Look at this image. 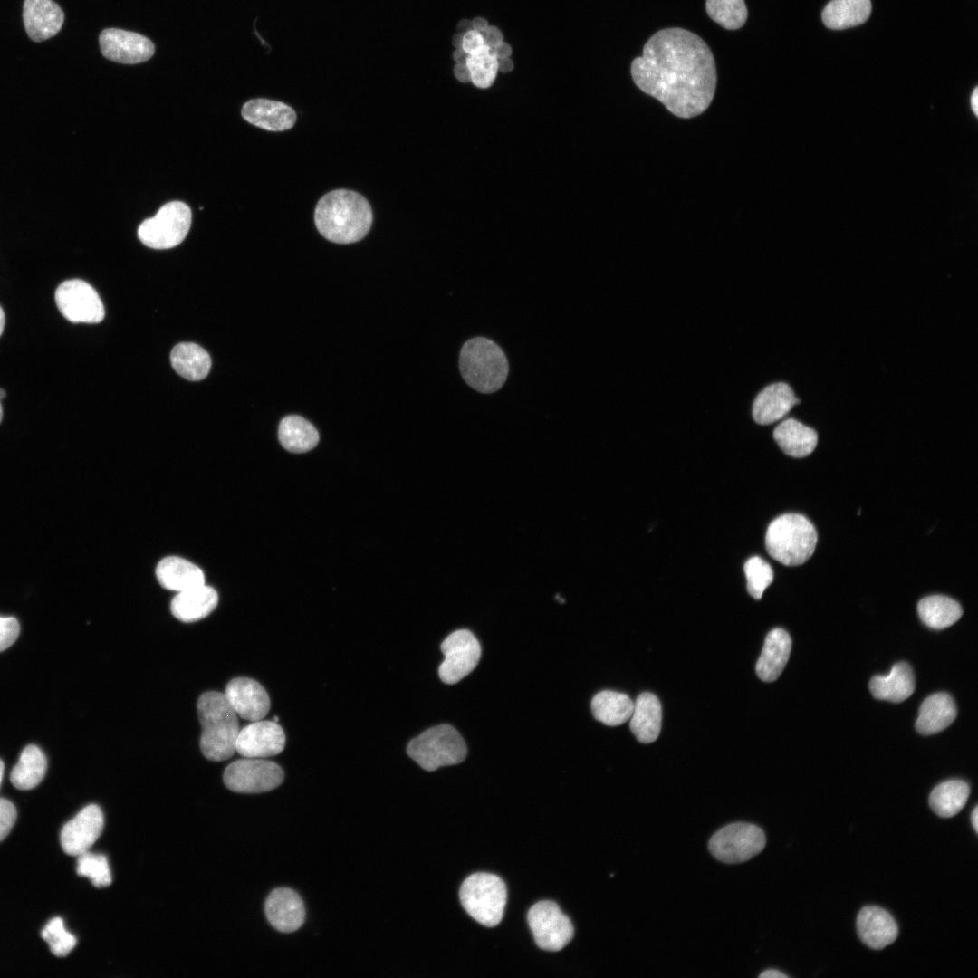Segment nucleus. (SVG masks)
<instances>
[{"label":"nucleus","mask_w":978,"mask_h":978,"mask_svg":"<svg viewBox=\"0 0 978 978\" xmlns=\"http://www.w3.org/2000/svg\"><path fill=\"white\" fill-rule=\"evenodd\" d=\"M459 897L464 909L479 924L487 927L497 925L507 902L503 880L496 875L479 872L463 882Z\"/></svg>","instance_id":"obj_6"},{"label":"nucleus","mask_w":978,"mask_h":978,"mask_svg":"<svg viewBox=\"0 0 978 978\" xmlns=\"http://www.w3.org/2000/svg\"><path fill=\"white\" fill-rule=\"evenodd\" d=\"M5 396H6L5 391L4 389L0 388V423H1L2 417H3V409H2V405H1V399L5 398Z\"/></svg>","instance_id":"obj_57"},{"label":"nucleus","mask_w":978,"mask_h":978,"mask_svg":"<svg viewBox=\"0 0 978 978\" xmlns=\"http://www.w3.org/2000/svg\"><path fill=\"white\" fill-rule=\"evenodd\" d=\"M283 777V772L277 763L265 758L244 757L225 768L223 780L232 791L261 793L278 787Z\"/></svg>","instance_id":"obj_10"},{"label":"nucleus","mask_w":978,"mask_h":978,"mask_svg":"<svg viewBox=\"0 0 978 978\" xmlns=\"http://www.w3.org/2000/svg\"><path fill=\"white\" fill-rule=\"evenodd\" d=\"M970 794L969 785L961 780L938 784L931 792L929 805L942 818L956 815L964 807Z\"/></svg>","instance_id":"obj_36"},{"label":"nucleus","mask_w":978,"mask_h":978,"mask_svg":"<svg viewBox=\"0 0 978 978\" xmlns=\"http://www.w3.org/2000/svg\"><path fill=\"white\" fill-rule=\"evenodd\" d=\"M631 76L643 92L659 101L672 114L689 119L711 104L717 74L714 55L697 34L679 27L662 29L635 58Z\"/></svg>","instance_id":"obj_1"},{"label":"nucleus","mask_w":978,"mask_h":978,"mask_svg":"<svg viewBox=\"0 0 978 978\" xmlns=\"http://www.w3.org/2000/svg\"><path fill=\"white\" fill-rule=\"evenodd\" d=\"M498 71L501 72H509L513 69V62L510 58L497 59Z\"/></svg>","instance_id":"obj_48"},{"label":"nucleus","mask_w":978,"mask_h":978,"mask_svg":"<svg viewBox=\"0 0 978 978\" xmlns=\"http://www.w3.org/2000/svg\"><path fill=\"white\" fill-rule=\"evenodd\" d=\"M801 399L788 383L778 381L765 386L755 397L752 415L755 423L772 425L785 417Z\"/></svg>","instance_id":"obj_17"},{"label":"nucleus","mask_w":978,"mask_h":978,"mask_svg":"<svg viewBox=\"0 0 978 978\" xmlns=\"http://www.w3.org/2000/svg\"><path fill=\"white\" fill-rule=\"evenodd\" d=\"M16 809L8 800L0 798V842L9 834L16 820Z\"/></svg>","instance_id":"obj_43"},{"label":"nucleus","mask_w":978,"mask_h":978,"mask_svg":"<svg viewBox=\"0 0 978 978\" xmlns=\"http://www.w3.org/2000/svg\"><path fill=\"white\" fill-rule=\"evenodd\" d=\"M249 123L269 131L290 129L296 121V113L289 105L267 99L246 101L241 110Z\"/></svg>","instance_id":"obj_22"},{"label":"nucleus","mask_w":978,"mask_h":978,"mask_svg":"<svg viewBox=\"0 0 978 978\" xmlns=\"http://www.w3.org/2000/svg\"><path fill=\"white\" fill-rule=\"evenodd\" d=\"M773 438L782 452L795 458L808 456L818 444L816 430L792 417L775 427Z\"/></svg>","instance_id":"obj_25"},{"label":"nucleus","mask_w":978,"mask_h":978,"mask_svg":"<svg viewBox=\"0 0 978 978\" xmlns=\"http://www.w3.org/2000/svg\"><path fill=\"white\" fill-rule=\"evenodd\" d=\"M281 445L292 453L308 452L319 442V433L305 418L297 415L283 417L278 427Z\"/></svg>","instance_id":"obj_32"},{"label":"nucleus","mask_w":978,"mask_h":978,"mask_svg":"<svg viewBox=\"0 0 978 978\" xmlns=\"http://www.w3.org/2000/svg\"><path fill=\"white\" fill-rule=\"evenodd\" d=\"M23 19L25 31L34 42H43L61 30L64 14L53 0H24Z\"/></svg>","instance_id":"obj_21"},{"label":"nucleus","mask_w":978,"mask_h":978,"mask_svg":"<svg viewBox=\"0 0 978 978\" xmlns=\"http://www.w3.org/2000/svg\"><path fill=\"white\" fill-rule=\"evenodd\" d=\"M445 656L438 668L442 682L453 685L470 674L481 657V647L475 635L459 629L447 636L441 644Z\"/></svg>","instance_id":"obj_13"},{"label":"nucleus","mask_w":978,"mask_h":978,"mask_svg":"<svg viewBox=\"0 0 978 978\" xmlns=\"http://www.w3.org/2000/svg\"><path fill=\"white\" fill-rule=\"evenodd\" d=\"M759 977H762V978H772V977H775V978H786V977H787V975H786V974H784L783 973H781V972L778 971V970H766V971H764L763 973H761V974L759 975Z\"/></svg>","instance_id":"obj_51"},{"label":"nucleus","mask_w":978,"mask_h":978,"mask_svg":"<svg viewBox=\"0 0 978 978\" xmlns=\"http://www.w3.org/2000/svg\"><path fill=\"white\" fill-rule=\"evenodd\" d=\"M857 931L866 945L880 950L896 939L898 926L887 910L876 906H867L858 914Z\"/></svg>","instance_id":"obj_20"},{"label":"nucleus","mask_w":978,"mask_h":978,"mask_svg":"<svg viewBox=\"0 0 978 978\" xmlns=\"http://www.w3.org/2000/svg\"><path fill=\"white\" fill-rule=\"evenodd\" d=\"M285 745L283 728L274 721H253L239 731L235 752L246 758H267L280 753Z\"/></svg>","instance_id":"obj_15"},{"label":"nucleus","mask_w":978,"mask_h":978,"mask_svg":"<svg viewBox=\"0 0 978 978\" xmlns=\"http://www.w3.org/2000/svg\"><path fill=\"white\" fill-rule=\"evenodd\" d=\"M315 225L327 240L351 244L361 240L372 224V210L360 194L336 189L324 195L314 212Z\"/></svg>","instance_id":"obj_2"},{"label":"nucleus","mask_w":978,"mask_h":978,"mask_svg":"<svg viewBox=\"0 0 978 978\" xmlns=\"http://www.w3.org/2000/svg\"><path fill=\"white\" fill-rule=\"evenodd\" d=\"M192 221L191 210L181 201L163 205L157 214L145 219L138 228L142 244L153 249H169L187 236Z\"/></svg>","instance_id":"obj_8"},{"label":"nucleus","mask_w":978,"mask_h":978,"mask_svg":"<svg viewBox=\"0 0 978 978\" xmlns=\"http://www.w3.org/2000/svg\"><path fill=\"white\" fill-rule=\"evenodd\" d=\"M791 649V638L782 628L771 630L756 663V674L764 682L775 681L784 669Z\"/></svg>","instance_id":"obj_24"},{"label":"nucleus","mask_w":978,"mask_h":978,"mask_svg":"<svg viewBox=\"0 0 978 978\" xmlns=\"http://www.w3.org/2000/svg\"><path fill=\"white\" fill-rule=\"evenodd\" d=\"M630 730L643 743L657 740L660 734L662 708L657 697L648 692L638 695L630 716Z\"/></svg>","instance_id":"obj_29"},{"label":"nucleus","mask_w":978,"mask_h":978,"mask_svg":"<svg viewBox=\"0 0 978 978\" xmlns=\"http://www.w3.org/2000/svg\"><path fill=\"white\" fill-rule=\"evenodd\" d=\"M971 821H972V824H973V827L974 830L976 832H978V807L977 806H975V808L973 810V813L971 815Z\"/></svg>","instance_id":"obj_55"},{"label":"nucleus","mask_w":978,"mask_h":978,"mask_svg":"<svg viewBox=\"0 0 978 978\" xmlns=\"http://www.w3.org/2000/svg\"><path fill=\"white\" fill-rule=\"evenodd\" d=\"M463 37H464V34H460V33H458V34H455V35L453 36V39H452V43H453V46H454V47H455V49H458V48H462V45H463Z\"/></svg>","instance_id":"obj_54"},{"label":"nucleus","mask_w":978,"mask_h":978,"mask_svg":"<svg viewBox=\"0 0 978 978\" xmlns=\"http://www.w3.org/2000/svg\"><path fill=\"white\" fill-rule=\"evenodd\" d=\"M956 706L946 693H936L926 697L919 708L916 722V731L924 735L937 734L947 728L955 719Z\"/></svg>","instance_id":"obj_28"},{"label":"nucleus","mask_w":978,"mask_h":978,"mask_svg":"<svg viewBox=\"0 0 978 978\" xmlns=\"http://www.w3.org/2000/svg\"><path fill=\"white\" fill-rule=\"evenodd\" d=\"M634 702L625 694L604 690L591 701V711L596 720L609 726L627 722L633 712Z\"/></svg>","instance_id":"obj_33"},{"label":"nucleus","mask_w":978,"mask_h":978,"mask_svg":"<svg viewBox=\"0 0 978 978\" xmlns=\"http://www.w3.org/2000/svg\"><path fill=\"white\" fill-rule=\"evenodd\" d=\"M871 14L870 0H831L821 18L829 29L842 30L865 23Z\"/></svg>","instance_id":"obj_30"},{"label":"nucleus","mask_w":978,"mask_h":978,"mask_svg":"<svg viewBox=\"0 0 978 978\" xmlns=\"http://www.w3.org/2000/svg\"><path fill=\"white\" fill-rule=\"evenodd\" d=\"M459 369L468 386L480 393L491 394L506 381L509 366L497 343L478 336L466 340L461 348Z\"/></svg>","instance_id":"obj_4"},{"label":"nucleus","mask_w":978,"mask_h":978,"mask_svg":"<svg viewBox=\"0 0 978 978\" xmlns=\"http://www.w3.org/2000/svg\"><path fill=\"white\" fill-rule=\"evenodd\" d=\"M225 696L237 715L251 722L263 719L270 709L267 692L261 684L249 677L229 681Z\"/></svg>","instance_id":"obj_18"},{"label":"nucleus","mask_w":978,"mask_h":978,"mask_svg":"<svg viewBox=\"0 0 978 978\" xmlns=\"http://www.w3.org/2000/svg\"><path fill=\"white\" fill-rule=\"evenodd\" d=\"M170 360L177 373L191 381L205 379L211 368L209 354L193 342L176 345L170 353Z\"/></svg>","instance_id":"obj_31"},{"label":"nucleus","mask_w":978,"mask_h":978,"mask_svg":"<svg viewBox=\"0 0 978 978\" xmlns=\"http://www.w3.org/2000/svg\"><path fill=\"white\" fill-rule=\"evenodd\" d=\"M466 64L471 81L478 88L490 87L498 72L497 58L492 48L485 45L469 54Z\"/></svg>","instance_id":"obj_38"},{"label":"nucleus","mask_w":978,"mask_h":978,"mask_svg":"<svg viewBox=\"0 0 978 978\" xmlns=\"http://www.w3.org/2000/svg\"><path fill=\"white\" fill-rule=\"evenodd\" d=\"M469 53L463 48L455 49L453 53V58L456 63H466Z\"/></svg>","instance_id":"obj_50"},{"label":"nucleus","mask_w":978,"mask_h":978,"mask_svg":"<svg viewBox=\"0 0 978 978\" xmlns=\"http://www.w3.org/2000/svg\"><path fill=\"white\" fill-rule=\"evenodd\" d=\"M77 874L90 878L98 888L110 885L112 877L106 856L86 851L78 856Z\"/></svg>","instance_id":"obj_39"},{"label":"nucleus","mask_w":978,"mask_h":978,"mask_svg":"<svg viewBox=\"0 0 978 978\" xmlns=\"http://www.w3.org/2000/svg\"><path fill=\"white\" fill-rule=\"evenodd\" d=\"M817 540L815 527L805 516L785 513L769 524L765 547L777 561L786 566H797L811 557Z\"/></svg>","instance_id":"obj_5"},{"label":"nucleus","mask_w":978,"mask_h":978,"mask_svg":"<svg viewBox=\"0 0 978 978\" xmlns=\"http://www.w3.org/2000/svg\"><path fill=\"white\" fill-rule=\"evenodd\" d=\"M47 768L44 753L36 745H27L13 768L10 780L19 790H31L43 779Z\"/></svg>","instance_id":"obj_35"},{"label":"nucleus","mask_w":978,"mask_h":978,"mask_svg":"<svg viewBox=\"0 0 978 978\" xmlns=\"http://www.w3.org/2000/svg\"><path fill=\"white\" fill-rule=\"evenodd\" d=\"M747 580V590L756 599L762 597L764 590L773 580V570L770 564L759 556L751 557L744 564Z\"/></svg>","instance_id":"obj_40"},{"label":"nucleus","mask_w":978,"mask_h":978,"mask_svg":"<svg viewBox=\"0 0 978 978\" xmlns=\"http://www.w3.org/2000/svg\"><path fill=\"white\" fill-rule=\"evenodd\" d=\"M457 29H458L459 33L463 34L469 32V31H471V30H473L472 21H469V20H466V19L460 21L459 24H457Z\"/></svg>","instance_id":"obj_52"},{"label":"nucleus","mask_w":978,"mask_h":978,"mask_svg":"<svg viewBox=\"0 0 978 978\" xmlns=\"http://www.w3.org/2000/svg\"><path fill=\"white\" fill-rule=\"evenodd\" d=\"M50 951L58 957L68 955L77 944L76 937L69 933L61 917L51 919L41 933Z\"/></svg>","instance_id":"obj_41"},{"label":"nucleus","mask_w":978,"mask_h":978,"mask_svg":"<svg viewBox=\"0 0 978 978\" xmlns=\"http://www.w3.org/2000/svg\"><path fill=\"white\" fill-rule=\"evenodd\" d=\"M705 9L712 20L728 30L741 28L748 17L744 0H706Z\"/></svg>","instance_id":"obj_37"},{"label":"nucleus","mask_w":978,"mask_h":978,"mask_svg":"<svg viewBox=\"0 0 978 978\" xmlns=\"http://www.w3.org/2000/svg\"><path fill=\"white\" fill-rule=\"evenodd\" d=\"M55 302L63 317L73 323H99L104 318V307L99 294L82 280L62 283L55 291Z\"/></svg>","instance_id":"obj_12"},{"label":"nucleus","mask_w":978,"mask_h":978,"mask_svg":"<svg viewBox=\"0 0 978 978\" xmlns=\"http://www.w3.org/2000/svg\"><path fill=\"white\" fill-rule=\"evenodd\" d=\"M217 603L218 594L216 590L203 584L177 592L171 601L170 609L176 618L190 623L208 616Z\"/></svg>","instance_id":"obj_23"},{"label":"nucleus","mask_w":978,"mask_h":978,"mask_svg":"<svg viewBox=\"0 0 978 978\" xmlns=\"http://www.w3.org/2000/svg\"><path fill=\"white\" fill-rule=\"evenodd\" d=\"M265 915L273 928L282 933L298 930L305 918L304 904L292 889L279 887L265 901Z\"/></svg>","instance_id":"obj_19"},{"label":"nucleus","mask_w":978,"mask_h":978,"mask_svg":"<svg viewBox=\"0 0 978 978\" xmlns=\"http://www.w3.org/2000/svg\"><path fill=\"white\" fill-rule=\"evenodd\" d=\"M197 707L202 728L199 744L203 755L216 762L231 758L240 730L238 715L225 694L207 691L200 695Z\"/></svg>","instance_id":"obj_3"},{"label":"nucleus","mask_w":978,"mask_h":978,"mask_svg":"<svg viewBox=\"0 0 978 978\" xmlns=\"http://www.w3.org/2000/svg\"><path fill=\"white\" fill-rule=\"evenodd\" d=\"M970 100H971V108H972L973 113L977 116L978 115V88L977 87H975L973 89Z\"/></svg>","instance_id":"obj_53"},{"label":"nucleus","mask_w":978,"mask_h":978,"mask_svg":"<svg viewBox=\"0 0 978 978\" xmlns=\"http://www.w3.org/2000/svg\"><path fill=\"white\" fill-rule=\"evenodd\" d=\"M103 825V813L98 805L84 807L62 829L60 841L63 851L76 857L88 851L101 836Z\"/></svg>","instance_id":"obj_16"},{"label":"nucleus","mask_w":978,"mask_h":978,"mask_svg":"<svg viewBox=\"0 0 978 978\" xmlns=\"http://www.w3.org/2000/svg\"><path fill=\"white\" fill-rule=\"evenodd\" d=\"M917 612L927 627L943 629L955 623L961 618L963 609L957 601L949 597L933 595L918 602Z\"/></svg>","instance_id":"obj_34"},{"label":"nucleus","mask_w":978,"mask_h":978,"mask_svg":"<svg viewBox=\"0 0 978 978\" xmlns=\"http://www.w3.org/2000/svg\"><path fill=\"white\" fill-rule=\"evenodd\" d=\"M408 754L424 770L432 772L440 766L462 762L467 754L461 734L449 724L431 727L412 739Z\"/></svg>","instance_id":"obj_7"},{"label":"nucleus","mask_w":978,"mask_h":978,"mask_svg":"<svg viewBox=\"0 0 978 978\" xmlns=\"http://www.w3.org/2000/svg\"><path fill=\"white\" fill-rule=\"evenodd\" d=\"M481 34L483 36L484 45L489 48L495 47L503 40V34L500 29L493 25H488V27L484 32H482Z\"/></svg>","instance_id":"obj_45"},{"label":"nucleus","mask_w":978,"mask_h":978,"mask_svg":"<svg viewBox=\"0 0 978 978\" xmlns=\"http://www.w3.org/2000/svg\"><path fill=\"white\" fill-rule=\"evenodd\" d=\"M765 843V834L759 826L748 822H734L716 831L710 838L708 849L719 861L737 864L759 854Z\"/></svg>","instance_id":"obj_9"},{"label":"nucleus","mask_w":978,"mask_h":978,"mask_svg":"<svg viewBox=\"0 0 978 978\" xmlns=\"http://www.w3.org/2000/svg\"><path fill=\"white\" fill-rule=\"evenodd\" d=\"M455 78L461 82L471 81V73L466 63H456L454 67Z\"/></svg>","instance_id":"obj_46"},{"label":"nucleus","mask_w":978,"mask_h":978,"mask_svg":"<svg viewBox=\"0 0 978 978\" xmlns=\"http://www.w3.org/2000/svg\"><path fill=\"white\" fill-rule=\"evenodd\" d=\"M99 43L105 58L123 64L144 62L155 53V45L149 38L119 28L102 30Z\"/></svg>","instance_id":"obj_14"},{"label":"nucleus","mask_w":978,"mask_h":978,"mask_svg":"<svg viewBox=\"0 0 978 978\" xmlns=\"http://www.w3.org/2000/svg\"><path fill=\"white\" fill-rule=\"evenodd\" d=\"M19 632L20 626L14 617H0V652L16 640Z\"/></svg>","instance_id":"obj_42"},{"label":"nucleus","mask_w":978,"mask_h":978,"mask_svg":"<svg viewBox=\"0 0 978 978\" xmlns=\"http://www.w3.org/2000/svg\"><path fill=\"white\" fill-rule=\"evenodd\" d=\"M484 45V39L481 33L471 30L464 34L462 48L469 54Z\"/></svg>","instance_id":"obj_44"},{"label":"nucleus","mask_w":978,"mask_h":978,"mask_svg":"<svg viewBox=\"0 0 978 978\" xmlns=\"http://www.w3.org/2000/svg\"><path fill=\"white\" fill-rule=\"evenodd\" d=\"M156 576L164 589L177 592L205 584V575L199 567L176 556L162 559L156 568Z\"/></svg>","instance_id":"obj_26"},{"label":"nucleus","mask_w":978,"mask_h":978,"mask_svg":"<svg viewBox=\"0 0 978 978\" xmlns=\"http://www.w3.org/2000/svg\"><path fill=\"white\" fill-rule=\"evenodd\" d=\"M4 769H5L4 762L0 760V785H1L2 778H3V774H4Z\"/></svg>","instance_id":"obj_58"},{"label":"nucleus","mask_w":978,"mask_h":978,"mask_svg":"<svg viewBox=\"0 0 978 978\" xmlns=\"http://www.w3.org/2000/svg\"><path fill=\"white\" fill-rule=\"evenodd\" d=\"M488 22L484 17H475L472 20L473 30L479 33L484 32L488 27Z\"/></svg>","instance_id":"obj_49"},{"label":"nucleus","mask_w":978,"mask_h":978,"mask_svg":"<svg viewBox=\"0 0 978 978\" xmlns=\"http://www.w3.org/2000/svg\"><path fill=\"white\" fill-rule=\"evenodd\" d=\"M5 322V312H4L3 309H2V307L0 306V336L2 335V332L4 331Z\"/></svg>","instance_id":"obj_56"},{"label":"nucleus","mask_w":978,"mask_h":978,"mask_svg":"<svg viewBox=\"0 0 978 978\" xmlns=\"http://www.w3.org/2000/svg\"><path fill=\"white\" fill-rule=\"evenodd\" d=\"M536 944L542 950L556 952L572 939L573 925L559 906L549 900L533 905L527 916Z\"/></svg>","instance_id":"obj_11"},{"label":"nucleus","mask_w":978,"mask_h":978,"mask_svg":"<svg viewBox=\"0 0 978 978\" xmlns=\"http://www.w3.org/2000/svg\"><path fill=\"white\" fill-rule=\"evenodd\" d=\"M869 689L876 699L893 703L903 702L915 691L912 668L906 662L896 663L888 675L873 676L869 683Z\"/></svg>","instance_id":"obj_27"},{"label":"nucleus","mask_w":978,"mask_h":978,"mask_svg":"<svg viewBox=\"0 0 978 978\" xmlns=\"http://www.w3.org/2000/svg\"><path fill=\"white\" fill-rule=\"evenodd\" d=\"M492 50L497 59L509 58L512 54L511 46L504 42L500 43L495 47L492 48Z\"/></svg>","instance_id":"obj_47"}]
</instances>
